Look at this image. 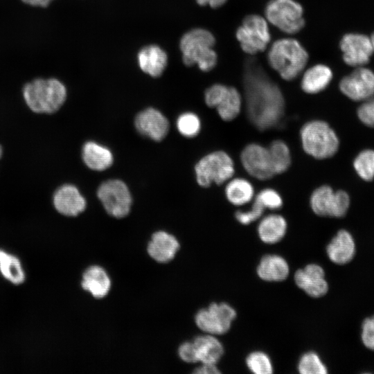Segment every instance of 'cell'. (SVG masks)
<instances>
[{
  "instance_id": "6da1fadb",
  "label": "cell",
  "mask_w": 374,
  "mask_h": 374,
  "mask_svg": "<svg viewBox=\"0 0 374 374\" xmlns=\"http://www.w3.org/2000/svg\"><path fill=\"white\" fill-rule=\"evenodd\" d=\"M244 88L249 119L259 130L278 126L285 113V101L278 85L253 60L245 66Z\"/></svg>"
},
{
  "instance_id": "7a4b0ae2",
  "label": "cell",
  "mask_w": 374,
  "mask_h": 374,
  "mask_svg": "<svg viewBox=\"0 0 374 374\" xmlns=\"http://www.w3.org/2000/svg\"><path fill=\"white\" fill-rule=\"evenodd\" d=\"M28 107L36 114L57 112L66 99L64 84L56 78H36L24 84L22 90Z\"/></svg>"
},
{
  "instance_id": "3957f363",
  "label": "cell",
  "mask_w": 374,
  "mask_h": 374,
  "mask_svg": "<svg viewBox=\"0 0 374 374\" xmlns=\"http://www.w3.org/2000/svg\"><path fill=\"white\" fill-rule=\"evenodd\" d=\"M215 43L213 35L206 29L197 28L186 32L179 42L183 62L188 66L197 64L205 72L212 70L217 64Z\"/></svg>"
},
{
  "instance_id": "277c9868",
  "label": "cell",
  "mask_w": 374,
  "mask_h": 374,
  "mask_svg": "<svg viewBox=\"0 0 374 374\" xmlns=\"http://www.w3.org/2000/svg\"><path fill=\"white\" fill-rule=\"evenodd\" d=\"M308 60L307 51L293 38L275 41L268 52L269 65L285 80L296 78L305 68Z\"/></svg>"
},
{
  "instance_id": "5b68a950",
  "label": "cell",
  "mask_w": 374,
  "mask_h": 374,
  "mask_svg": "<svg viewBox=\"0 0 374 374\" xmlns=\"http://www.w3.org/2000/svg\"><path fill=\"white\" fill-rule=\"evenodd\" d=\"M303 150L317 159H326L338 151L339 140L335 130L326 121L312 120L305 123L300 130Z\"/></svg>"
},
{
  "instance_id": "8992f818",
  "label": "cell",
  "mask_w": 374,
  "mask_h": 374,
  "mask_svg": "<svg viewBox=\"0 0 374 374\" xmlns=\"http://www.w3.org/2000/svg\"><path fill=\"white\" fill-rule=\"evenodd\" d=\"M195 171L200 186L206 188L213 183L220 185L233 176L234 162L226 152L217 150L202 157L195 165Z\"/></svg>"
},
{
  "instance_id": "52a82bcc",
  "label": "cell",
  "mask_w": 374,
  "mask_h": 374,
  "mask_svg": "<svg viewBox=\"0 0 374 374\" xmlns=\"http://www.w3.org/2000/svg\"><path fill=\"white\" fill-rule=\"evenodd\" d=\"M301 5L294 0H271L265 8L267 19L281 31L294 34L305 25Z\"/></svg>"
},
{
  "instance_id": "ba28073f",
  "label": "cell",
  "mask_w": 374,
  "mask_h": 374,
  "mask_svg": "<svg viewBox=\"0 0 374 374\" xmlns=\"http://www.w3.org/2000/svg\"><path fill=\"white\" fill-rule=\"evenodd\" d=\"M310 204L312 211L319 216L339 218L347 213L350 199L346 191L334 190L330 186L323 185L312 192Z\"/></svg>"
},
{
  "instance_id": "9c48e42d",
  "label": "cell",
  "mask_w": 374,
  "mask_h": 374,
  "mask_svg": "<svg viewBox=\"0 0 374 374\" xmlns=\"http://www.w3.org/2000/svg\"><path fill=\"white\" fill-rule=\"evenodd\" d=\"M235 35L242 49L249 55L265 51L271 39L267 22L258 15L247 16Z\"/></svg>"
},
{
  "instance_id": "30bf717a",
  "label": "cell",
  "mask_w": 374,
  "mask_h": 374,
  "mask_svg": "<svg viewBox=\"0 0 374 374\" xmlns=\"http://www.w3.org/2000/svg\"><path fill=\"white\" fill-rule=\"evenodd\" d=\"M206 104L215 108L220 117L225 121L235 119L242 109V96L233 87L215 84L208 87L204 93Z\"/></svg>"
},
{
  "instance_id": "8fae6325",
  "label": "cell",
  "mask_w": 374,
  "mask_h": 374,
  "mask_svg": "<svg viewBox=\"0 0 374 374\" xmlns=\"http://www.w3.org/2000/svg\"><path fill=\"white\" fill-rule=\"evenodd\" d=\"M97 195L108 214L122 218L130 213L132 196L127 185L118 179L103 182L98 188Z\"/></svg>"
},
{
  "instance_id": "7c38bea8",
  "label": "cell",
  "mask_w": 374,
  "mask_h": 374,
  "mask_svg": "<svg viewBox=\"0 0 374 374\" xmlns=\"http://www.w3.org/2000/svg\"><path fill=\"white\" fill-rule=\"evenodd\" d=\"M235 317V310L229 304L213 303L197 312L195 321L202 331L216 335L226 333Z\"/></svg>"
},
{
  "instance_id": "4fadbf2b",
  "label": "cell",
  "mask_w": 374,
  "mask_h": 374,
  "mask_svg": "<svg viewBox=\"0 0 374 374\" xmlns=\"http://www.w3.org/2000/svg\"><path fill=\"white\" fill-rule=\"evenodd\" d=\"M240 161L246 172L258 180H267L275 174L268 148L258 143H249L240 154Z\"/></svg>"
},
{
  "instance_id": "5bb4252c",
  "label": "cell",
  "mask_w": 374,
  "mask_h": 374,
  "mask_svg": "<svg viewBox=\"0 0 374 374\" xmlns=\"http://www.w3.org/2000/svg\"><path fill=\"white\" fill-rule=\"evenodd\" d=\"M340 91L354 101H364L374 96V73L364 66L356 67L339 82Z\"/></svg>"
},
{
  "instance_id": "9a60e30c",
  "label": "cell",
  "mask_w": 374,
  "mask_h": 374,
  "mask_svg": "<svg viewBox=\"0 0 374 374\" xmlns=\"http://www.w3.org/2000/svg\"><path fill=\"white\" fill-rule=\"evenodd\" d=\"M344 61L354 67L364 66L373 53L371 38L358 33L345 35L340 41Z\"/></svg>"
},
{
  "instance_id": "2e32d148",
  "label": "cell",
  "mask_w": 374,
  "mask_h": 374,
  "mask_svg": "<svg viewBox=\"0 0 374 374\" xmlns=\"http://www.w3.org/2000/svg\"><path fill=\"white\" fill-rule=\"evenodd\" d=\"M134 123L141 134L156 141L164 139L169 130L168 119L154 108H148L139 113Z\"/></svg>"
},
{
  "instance_id": "e0dca14e",
  "label": "cell",
  "mask_w": 374,
  "mask_h": 374,
  "mask_svg": "<svg viewBox=\"0 0 374 374\" xmlns=\"http://www.w3.org/2000/svg\"><path fill=\"white\" fill-rule=\"evenodd\" d=\"M296 285L310 296H324L328 290L323 269L317 264H309L296 271L294 275Z\"/></svg>"
},
{
  "instance_id": "ac0fdd59",
  "label": "cell",
  "mask_w": 374,
  "mask_h": 374,
  "mask_svg": "<svg viewBox=\"0 0 374 374\" xmlns=\"http://www.w3.org/2000/svg\"><path fill=\"white\" fill-rule=\"evenodd\" d=\"M56 211L69 217L77 216L86 208V200L73 185L64 184L58 188L53 197Z\"/></svg>"
},
{
  "instance_id": "d6986e66",
  "label": "cell",
  "mask_w": 374,
  "mask_h": 374,
  "mask_svg": "<svg viewBox=\"0 0 374 374\" xmlns=\"http://www.w3.org/2000/svg\"><path fill=\"white\" fill-rule=\"evenodd\" d=\"M179 247V243L174 235L164 231H159L152 235L147 251L155 261L166 263L174 258Z\"/></svg>"
},
{
  "instance_id": "ffe728a7",
  "label": "cell",
  "mask_w": 374,
  "mask_h": 374,
  "mask_svg": "<svg viewBox=\"0 0 374 374\" xmlns=\"http://www.w3.org/2000/svg\"><path fill=\"white\" fill-rule=\"evenodd\" d=\"M326 252L329 259L337 265L350 262L356 253V245L352 234L346 229H341L327 245Z\"/></svg>"
},
{
  "instance_id": "44dd1931",
  "label": "cell",
  "mask_w": 374,
  "mask_h": 374,
  "mask_svg": "<svg viewBox=\"0 0 374 374\" xmlns=\"http://www.w3.org/2000/svg\"><path fill=\"white\" fill-rule=\"evenodd\" d=\"M140 69L148 75L157 78L162 75L168 64L166 52L160 46L150 44L143 47L137 55Z\"/></svg>"
},
{
  "instance_id": "7402d4cb",
  "label": "cell",
  "mask_w": 374,
  "mask_h": 374,
  "mask_svg": "<svg viewBox=\"0 0 374 374\" xmlns=\"http://www.w3.org/2000/svg\"><path fill=\"white\" fill-rule=\"evenodd\" d=\"M81 286L94 298L102 299L110 290L111 280L104 268L99 265H91L84 271Z\"/></svg>"
},
{
  "instance_id": "603a6c76",
  "label": "cell",
  "mask_w": 374,
  "mask_h": 374,
  "mask_svg": "<svg viewBox=\"0 0 374 374\" xmlns=\"http://www.w3.org/2000/svg\"><path fill=\"white\" fill-rule=\"evenodd\" d=\"M332 78L331 69L324 64H317L308 69L301 79L303 91L315 94L324 90Z\"/></svg>"
},
{
  "instance_id": "cb8c5ba5",
  "label": "cell",
  "mask_w": 374,
  "mask_h": 374,
  "mask_svg": "<svg viewBox=\"0 0 374 374\" xmlns=\"http://www.w3.org/2000/svg\"><path fill=\"white\" fill-rule=\"evenodd\" d=\"M257 274L266 281H282L289 274V266L287 261L280 256L266 255L260 260Z\"/></svg>"
},
{
  "instance_id": "d4e9b609",
  "label": "cell",
  "mask_w": 374,
  "mask_h": 374,
  "mask_svg": "<svg viewBox=\"0 0 374 374\" xmlns=\"http://www.w3.org/2000/svg\"><path fill=\"white\" fill-rule=\"evenodd\" d=\"M287 228V222L282 215L270 214L260 220L258 226V233L263 242L274 244L283 239Z\"/></svg>"
},
{
  "instance_id": "484cf974",
  "label": "cell",
  "mask_w": 374,
  "mask_h": 374,
  "mask_svg": "<svg viewBox=\"0 0 374 374\" xmlns=\"http://www.w3.org/2000/svg\"><path fill=\"white\" fill-rule=\"evenodd\" d=\"M82 159L88 168L97 171L107 169L113 163L111 151L93 141H88L84 145Z\"/></svg>"
},
{
  "instance_id": "4316f807",
  "label": "cell",
  "mask_w": 374,
  "mask_h": 374,
  "mask_svg": "<svg viewBox=\"0 0 374 374\" xmlns=\"http://www.w3.org/2000/svg\"><path fill=\"white\" fill-rule=\"evenodd\" d=\"M193 341L198 362L202 364H216L224 353L222 344L213 335L198 336Z\"/></svg>"
},
{
  "instance_id": "83f0119b",
  "label": "cell",
  "mask_w": 374,
  "mask_h": 374,
  "mask_svg": "<svg viewBox=\"0 0 374 374\" xmlns=\"http://www.w3.org/2000/svg\"><path fill=\"white\" fill-rule=\"evenodd\" d=\"M227 200L233 205L240 206L251 202L254 198V188L247 179L242 177L230 179L224 188Z\"/></svg>"
},
{
  "instance_id": "f1b7e54d",
  "label": "cell",
  "mask_w": 374,
  "mask_h": 374,
  "mask_svg": "<svg viewBox=\"0 0 374 374\" xmlns=\"http://www.w3.org/2000/svg\"><path fill=\"white\" fill-rule=\"evenodd\" d=\"M267 148L275 175L287 171L292 162L288 145L282 140H275Z\"/></svg>"
},
{
  "instance_id": "f546056e",
  "label": "cell",
  "mask_w": 374,
  "mask_h": 374,
  "mask_svg": "<svg viewBox=\"0 0 374 374\" xmlns=\"http://www.w3.org/2000/svg\"><path fill=\"white\" fill-rule=\"evenodd\" d=\"M0 271L5 278L15 285L22 283L25 275L19 259L0 250Z\"/></svg>"
},
{
  "instance_id": "4dcf8cb0",
  "label": "cell",
  "mask_w": 374,
  "mask_h": 374,
  "mask_svg": "<svg viewBox=\"0 0 374 374\" xmlns=\"http://www.w3.org/2000/svg\"><path fill=\"white\" fill-rule=\"evenodd\" d=\"M357 175L364 181L374 179V150L365 149L358 153L353 160Z\"/></svg>"
},
{
  "instance_id": "1f68e13d",
  "label": "cell",
  "mask_w": 374,
  "mask_h": 374,
  "mask_svg": "<svg viewBox=\"0 0 374 374\" xmlns=\"http://www.w3.org/2000/svg\"><path fill=\"white\" fill-rule=\"evenodd\" d=\"M298 369L301 374H326L328 373L319 355L314 352L305 353L300 359Z\"/></svg>"
},
{
  "instance_id": "d6a6232c",
  "label": "cell",
  "mask_w": 374,
  "mask_h": 374,
  "mask_svg": "<svg viewBox=\"0 0 374 374\" xmlns=\"http://www.w3.org/2000/svg\"><path fill=\"white\" fill-rule=\"evenodd\" d=\"M246 364L249 369L256 374H270L273 372L271 362L263 352L250 353L246 359Z\"/></svg>"
},
{
  "instance_id": "836d02e7",
  "label": "cell",
  "mask_w": 374,
  "mask_h": 374,
  "mask_svg": "<svg viewBox=\"0 0 374 374\" xmlns=\"http://www.w3.org/2000/svg\"><path fill=\"white\" fill-rule=\"evenodd\" d=\"M179 132L184 136L194 137L201 129L199 118L194 113L186 112L181 114L177 121Z\"/></svg>"
},
{
  "instance_id": "e575fe53",
  "label": "cell",
  "mask_w": 374,
  "mask_h": 374,
  "mask_svg": "<svg viewBox=\"0 0 374 374\" xmlns=\"http://www.w3.org/2000/svg\"><path fill=\"white\" fill-rule=\"evenodd\" d=\"M253 199L265 209L277 210L283 206L281 196L276 190L272 188L261 190Z\"/></svg>"
},
{
  "instance_id": "d590c367",
  "label": "cell",
  "mask_w": 374,
  "mask_h": 374,
  "mask_svg": "<svg viewBox=\"0 0 374 374\" xmlns=\"http://www.w3.org/2000/svg\"><path fill=\"white\" fill-rule=\"evenodd\" d=\"M265 208L256 201L253 200L251 208L246 211H237L235 213V219L242 224H249L260 218L263 214Z\"/></svg>"
},
{
  "instance_id": "8d00e7d4",
  "label": "cell",
  "mask_w": 374,
  "mask_h": 374,
  "mask_svg": "<svg viewBox=\"0 0 374 374\" xmlns=\"http://www.w3.org/2000/svg\"><path fill=\"white\" fill-rule=\"evenodd\" d=\"M357 115L364 125L374 127V96L363 101L357 109Z\"/></svg>"
},
{
  "instance_id": "74e56055",
  "label": "cell",
  "mask_w": 374,
  "mask_h": 374,
  "mask_svg": "<svg viewBox=\"0 0 374 374\" xmlns=\"http://www.w3.org/2000/svg\"><path fill=\"white\" fill-rule=\"evenodd\" d=\"M361 339L366 348L374 350V315L366 317L363 321Z\"/></svg>"
},
{
  "instance_id": "f35d334b",
  "label": "cell",
  "mask_w": 374,
  "mask_h": 374,
  "mask_svg": "<svg viewBox=\"0 0 374 374\" xmlns=\"http://www.w3.org/2000/svg\"><path fill=\"white\" fill-rule=\"evenodd\" d=\"M179 357L185 362L195 363L198 362L197 355L193 341H186L178 348Z\"/></svg>"
},
{
  "instance_id": "ab89813d",
  "label": "cell",
  "mask_w": 374,
  "mask_h": 374,
  "mask_svg": "<svg viewBox=\"0 0 374 374\" xmlns=\"http://www.w3.org/2000/svg\"><path fill=\"white\" fill-rule=\"evenodd\" d=\"M193 373L196 374H218L220 373V371L214 364H202Z\"/></svg>"
},
{
  "instance_id": "60d3db41",
  "label": "cell",
  "mask_w": 374,
  "mask_h": 374,
  "mask_svg": "<svg viewBox=\"0 0 374 374\" xmlns=\"http://www.w3.org/2000/svg\"><path fill=\"white\" fill-rule=\"evenodd\" d=\"M200 6L208 5L211 8H217L223 6L227 0H196Z\"/></svg>"
},
{
  "instance_id": "b9f144b4",
  "label": "cell",
  "mask_w": 374,
  "mask_h": 374,
  "mask_svg": "<svg viewBox=\"0 0 374 374\" xmlns=\"http://www.w3.org/2000/svg\"><path fill=\"white\" fill-rule=\"evenodd\" d=\"M53 0H21L26 4L42 8L47 7Z\"/></svg>"
},
{
  "instance_id": "7bdbcfd3",
  "label": "cell",
  "mask_w": 374,
  "mask_h": 374,
  "mask_svg": "<svg viewBox=\"0 0 374 374\" xmlns=\"http://www.w3.org/2000/svg\"><path fill=\"white\" fill-rule=\"evenodd\" d=\"M371 38V43H372V46H373V53H374V33L371 35V36L370 37Z\"/></svg>"
},
{
  "instance_id": "ee69618b",
  "label": "cell",
  "mask_w": 374,
  "mask_h": 374,
  "mask_svg": "<svg viewBox=\"0 0 374 374\" xmlns=\"http://www.w3.org/2000/svg\"><path fill=\"white\" fill-rule=\"evenodd\" d=\"M3 154V148L1 145H0V158L2 157Z\"/></svg>"
}]
</instances>
